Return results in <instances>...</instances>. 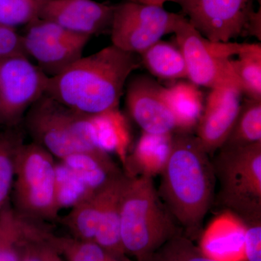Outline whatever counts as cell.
Here are the masks:
<instances>
[{"mask_svg": "<svg viewBox=\"0 0 261 261\" xmlns=\"http://www.w3.org/2000/svg\"><path fill=\"white\" fill-rule=\"evenodd\" d=\"M193 133L175 132L171 152L161 173L159 195L184 235L194 241L214 199L212 161Z\"/></svg>", "mask_w": 261, "mask_h": 261, "instance_id": "cell-1", "label": "cell"}, {"mask_svg": "<svg viewBox=\"0 0 261 261\" xmlns=\"http://www.w3.org/2000/svg\"><path fill=\"white\" fill-rule=\"evenodd\" d=\"M140 64V56L111 44L49 77L45 94L84 114L118 109L127 80Z\"/></svg>", "mask_w": 261, "mask_h": 261, "instance_id": "cell-2", "label": "cell"}, {"mask_svg": "<svg viewBox=\"0 0 261 261\" xmlns=\"http://www.w3.org/2000/svg\"><path fill=\"white\" fill-rule=\"evenodd\" d=\"M181 233L153 178L127 175L121 207V243L126 255L137 261H152L168 241Z\"/></svg>", "mask_w": 261, "mask_h": 261, "instance_id": "cell-3", "label": "cell"}, {"mask_svg": "<svg viewBox=\"0 0 261 261\" xmlns=\"http://www.w3.org/2000/svg\"><path fill=\"white\" fill-rule=\"evenodd\" d=\"M212 162L219 203L244 223L261 221V142L222 146Z\"/></svg>", "mask_w": 261, "mask_h": 261, "instance_id": "cell-4", "label": "cell"}, {"mask_svg": "<svg viewBox=\"0 0 261 261\" xmlns=\"http://www.w3.org/2000/svg\"><path fill=\"white\" fill-rule=\"evenodd\" d=\"M56 169L53 156L42 146L34 142L21 146L12 190L17 212L37 222L58 219Z\"/></svg>", "mask_w": 261, "mask_h": 261, "instance_id": "cell-5", "label": "cell"}, {"mask_svg": "<svg viewBox=\"0 0 261 261\" xmlns=\"http://www.w3.org/2000/svg\"><path fill=\"white\" fill-rule=\"evenodd\" d=\"M33 142L61 160L97 150L89 144L86 114L65 107L47 94L32 105L23 118Z\"/></svg>", "mask_w": 261, "mask_h": 261, "instance_id": "cell-6", "label": "cell"}, {"mask_svg": "<svg viewBox=\"0 0 261 261\" xmlns=\"http://www.w3.org/2000/svg\"><path fill=\"white\" fill-rule=\"evenodd\" d=\"M182 16L163 7L136 2L114 5L110 31L112 44L140 56L165 35L173 34Z\"/></svg>", "mask_w": 261, "mask_h": 261, "instance_id": "cell-7", "label": "cell"}, {"mask_svg": "<svg viewBox=\"0 0 261 261\" xmlns=\"http://www.w3.org/2000/svg\"><path fill=\"white\" fill-rule=\"evenodd\" d=\"M47 76L25 56L0 59V129L20 126L47 89Z\"/></svg>", "mask_w": 261, "mask_h": 261, "instance_id": "cell-8", "label": "cell"}, {"mask_svg": "<svg viewBox=\"0 0 261 261\" xmlns=\"http://www.w3.org/2000/svg\"><path fill=\"white\" fill-rule=\"evenodd\" d=\"M29 25L23 36L24 49L48 77L58 75L82 58L91 39L42 19Z\"/></svg>", "mask_w": 261, "mask_h": 261, "instance_id": "cell-9", "label": "cell"}, {"mask_svg": "<svg viewBox=\"0 0 261 261\" xmlns=\"http://www.w3.org/2000/svg\"><path fill=\"white\" fill-rule=\"evenodd\" d=\"M252 0H173L207 40L228 42L247 34L254 15Z\"/></svg>", "mask_w": 261, "mask_h": 261, "instance_id": "cell-10", "label": "cell"}, {"mask_svg": "<svg viewBox=\"0 0 261 261\" xmlns=\"http://www.w3.org/2000/svg\"><path fill=\"white\" fill-rule=\"evenodd\" d=\"M173 34L176 45L185 58L187 79L190 82L197 87L211 89L231 84L239 85L230 59L215 54L209 41L202 37L185 15L178 20Z\"/></svg>", "mask_w": 261, "mask_h": 261, "instance_id": "cell-11", "label": "cell"}, {"mask_svg": "<svg viewBox=\"0 0 261 261\" xmlns=\"http://www.w3.org/2000/svg\"><path fill=\"white\" fill-rule=\"evenodd\" d=\"M243 92L238 84L211 89L196 128V137L209 155L227 140L241 108Z\"/></svg>", "mask_w": 261, "mask_h": 261, "instance_id": "cell-12", "label": "cell"}, {"mask_svg": "<svg viewBox=\"0 0 261 261\" xmlns=\"http://www.w3.org/2000/svg\"><path fill=\"white\" fill-rule=\"evenodd\" d=\"M162 87L144 75L134 77L127 84V108L142 132L168 135L176 130L174 118L161 95Z\"/></svg>", "mask_w": 261, "mask_h": 261, "instance_id": "cell-13", "label": "cell"}, {"mask_svg": "<svg viewBox=\"0 0 261 261\" xmlns=\"http://www.w3.org/2000/svg\"><path fill=\"white\" fill-rule=\"evenodd\" d=\"M113 11L114 5L93 0H49L42 8L39 18L92 37L111 31Z\"/></svg>", "mask_w": 261, "mask_h": 261, "instance_id": "cell-14", "label": "cell"}, {"mask_svg": "<svg viewBox=\"0 0 261 261\" xmlns=\"http://www.w3.org/2000/svg\"><path fill=\"white\" fill-rule=\"evenodd\" d=\"M245 226L230 211L220 214L201 233V251L218 261H245Z\"/></svg>", "mask_w": 261, "mask_h": 261, "instance_id": "cell-15", "label": "cell"}, {"mask_svg": "<svg viewBox=\"0 0 261 261\" xmlns=\"http://www.w3.org/2000/svg\"><path fill=\"white\" fill-rule=\"evenodd\" d=\"M126 179V173H121L101 191L100 217L94 241L118 255H126L121 238V198Z\"/></svg>", "mask_w": 261, "mask_h": 261, "instance_id": "cell-16", "label": "cell"}, {"mask_svg": "<svg viewBox=\"0 0 261 261\" xmlns=\"http://www.w3.org/2000/svg\"><path fill=\"white\" fill-rule=\"evenodd\" d=\"M89 121L94 147L108 154H116L125 166L132 141L126 117L119 109H115L89 115Z\"/></svg>", "mask_w": 261, "mask_h": 261, "instance_id": "cell-17", "label": "cell"}, {"mask_svg": "<svg viewBox=\"0 0 261 261\" xmlns=\"http://www.w3.org/2000/svg\"><path fill=\"white\" fill-rule=\"evenodd\" d=\"M173 134L153 135L142 132L124 168L128 176L154 178L161 174L171 152Z\"/></svg>", "mask_w": 261, "mask_h": 261, "instance_id": "cell-18", "label": "cell"}, {"mask_svg": "<svg viewBox=\"0 0 261 261\" xmlns=\"http://www.w3.org/2000/svg\"><path fill=\"white\" fill-rule=\"evenodd\" d=\"M161 95L176 121V132L192 133L204 108L203 96L199 87L192 82H178L162 87Z\"/></svg>", "mask_w": 261, "mask_h": 261, "instance_id": "cell-19", "label": "cell"}, {"mask_svg": "<svg viewBox=\"0 0 261 261\" xmlns=\"http://www.w3.org/2000/svg\"><path fill=\"white\" fill-rule=\"evenodd\" d=\"M140 57L141 63L154 76L166 80L187 79L185 58L177 45L160 40Z\"/></svg>", "mask_w": 261, "mask_h": 261, "instance_id": "cell-20", "label": "cell"}, {"mask_svg": "<svg viewBox=\"0 0 261 261\" xmlns=\"http://www.w3.org/2000/svg\"><path fill=\"white\" fill-rule=\"evenodd\" d=\"M101 191L102 190L70 207L71 210L62 220L71 233V238L80 241H94L100 217Z\"/></svg>", "mask_w": 261, "mask_h": 261, "instance_id": "cell-21", "label": "cell"}, {"mask_svg": "<svg viewBox=\"0 0 261 261\" xmlns=\"http://www.w3.org/2000/svg\"><path fill=\"white\" fill-rule=\"evenodd\" d=\"M46 242L61 254L65 261H134L127 255L108 251L94 242H84L61 237L49 231Z\"/></svg>", "mask_w": 261, "mask_h": 261, "instance_id": "cell-22", "label": "cell"}, {"mask_svg": "<svg viewBox=\"0 0 261 261\" xmlns=\"http://www.w3.org/2000/svg\"><path fill=\"white\" fill-rule=\"evenodd\" d=\"M23 144L20 126L0 130V209L8 204L14 182L17 155Z\"/></svg>", "mask_w": 261, "mask_h": 261, "instance_id": "cell-23", "label": "cell"}, {"mask_svg": "<svg viewBox=\"0 0 261 261\" xmlns=\"http://www.w3.org/2000/svg\"><path fill=\"white\" fill-rule=\"evenodd\" d=\"M237 60L230 65L243 93L250 99L261 100L260 44H245Z\"/></svg>", "mask_w": 261, "mask_h": 261, "instance_id": "cell-24", "label": "cell"}, {"mask_svg": "<svg viewBox=\"0 0 261 261\" xmlns=\"http://www.w3.org/2000/svg\"><path fill=\"white\" fill-rule=\"evenodd\" d=\"M261 142V100L246 99L242 103L232 129L223 146L240 147Z\"/></svg>", "mask_w": 261, "mask_h": 261, "instance_id": "cell-25", "label": "cell"}, {"mask_svg": "<svg viewBox=\"0 0 261 261\" xmlns=\"http://www.w3.org/2000/svg\"><path fill=\"white\" fill-rule=\"evenodd\" d=\"M49 0H0V25L15 28L39 19Z\"/></svg>", "mask_w": 261, "mask_h": 261, "instance_id": "cell-26", "label": "cell"}, {"mask_svg": "<svg viewBox=\"0 0 261 261\" xmlns=\"http://www.w3.org/2000/svg\"><path fill=\"white\" fill-rule=\"evenodd\" d=\"M56 200L58 209L72 207L94 194L65 165L56 164Z\"/></svg>", "mask_w": 261, "mask_h": 261, "instance_id": "cell-27", "label": "cell"}, {"mask_svg": "<svg viewBox=\"0 0 261 261\" xmlns=\"http://www.w3.org/2000/svg\"><path fill=\"white\" fill-rule=\"evenodd\" d=\"M152 261H218L205 255L183 233L168 241L154 255Z\"/></svg>", "mask_w": 261, "mask_h": 261, "instance_id": "cell-28", "label": "cell"}, {"mask_svg": "<svg viewBox=\"0 0 261 261\" xmlns=\"http://www.w3.org/2000/svg\"><path fill=\"white\" fill-rule=\"evenodd\" d=\"M16 56H27L24 49L23 36H20L14 28L0 25V59Z\"/></svg>", "mask_w": 261, "mask_h": 261, "instance_id": "cell-29", "label": "cell"}, {"mask_svg": "<svg viewBox=\"0 0 261 261\" xmlns=\"http://www.w3.org/2000/svg\"><path fill=\"white\" fill-rule=\"evenodd\" d=\"M245 261H261V221L244 223Z\"/></svg>", "mask_w": 261, "mask_h": 261, "instance_id": "cell-30", "label": "cell"}, {"mask_svg": "<svg viewBox=\"0 0 261 261\" xmlns=\"http://www.w3.org/2000/svg\"><path fill=\"white\" fill-rule=\"evenodd\" d=\"M46 242L36 243L29 247L22 261H44L43 257L42 247Z\"/></svg>", "mask_w": 261, "mask_h": 261, "instance_id": "cell-31", "label": "cell"}, {"mask_svg": "<svg viewBox=\"0 0 261 261\" xmlns=\"http://www.w3.org/2000/svg\"><path fill=\"white\" fill-rule=\"evenodd\" d=\"M42 253L44 261H65L61 254L47 242L43 245Z\"/></svg>", "mask_w": 261, "mask_h": 261, "instance_id": "cell-32", "label": "cell"}, {"mask_svg": "<svg viewBox=\"0 0 261 261\" xmlns=\"http://www.w3.org/2000/svg\"><path fill=\"white\" fill-rule=\"evenodd\" d=\"M136 3H142V4L156 5V6L163 7V5L168 2H173V0H129Z\"/></svg>", "mask_w": 261, "mask_h": 261, "instance_id": "cell-33", "label": "cell"}, {"mask_svg": "<svg viewBox=\"0 0 261 261\" xmlns=\"http://www.w3.org/2000/svg\"><path fill=\"white\" fill-rule=\"evenodd\" d=\"M127 1H129V0H127Z\"/></svg>", "mask_w": 261, "mask_h": 261, "instance_id": "cell-34", "label": "cell"}]
</instances>
